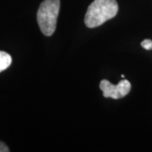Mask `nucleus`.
<instances>
[{
	"label": "nucleus",
	"mask_w": 152,
	"mask_h": 152,
	"mask_svg": "<svg viewBox=\"0 0 152 152\" xmlns=\"http://www.w3.org/2000/svg\"><path fill=\"white\" fill-rule=\"evenodd\" d=\"M118 11L116 0H94L87 9L85 24L89 28L98 27L116 16Z\"/></svg>",
	"instance_id": "nucleus-1"
},
{
	"label": "nucleus",
	"mask_w": 152,
	"mask_h": 152,
	"mask_svg": "<svg viewBox=\"0 0 152 152\" xmlns=\"http://www.w3.org/2000/svg\"><path fill=\"white\" fill-rule=\"evenodd\" d=\"M60 10V0H43L37 14L38 26L46 37H51L56 31Z\"/></svg>",
	"instance_id": "nucleus-2"
},
{
	"label": "nucleus",
	"mask_w": 152,
	"mask_h": 152,
	"mask_svg": "<svg viewBox=\"0 0 152 152\" xmlns=\"http://www.w3.org/2000/svg\"><path fill=\"white\" fill-rule=\"evenodd\" d=\"M100 89L103 92V96L106 98L120 99L126 96L131 91L130 82L127 80H123L118 85H113L107 80H102L100 83Z\"/></svg>",
	"instance_id": "nucleus-3"
},
{
	"label": "nucleus",
	"mask_w": 152,
	"mask_h": 152,
	"mask_svg": "<svg viewBox=\"0 0 152 152\" xmlns=\"http://www.w3.org/2000/svg\"><path fill=\"white\" fill-rule=\"evenodd\" d=\"M12 63V58L9 53L0 51V73L7 69Z\"/></svg>",
	"instance_id": "nucleus-4"
},
{
	"label": "nucleus",
	"mask_w": 152,
	"mask_h": 152,
	"mask_svg": "<svg viewBox=\"0 0 152 152\" xmlns=\"http://www.w3.org/2000/svg\"><path fill=\"white\" fill-rule=\"evenodd\" d=\"M140 45H141L142 48L145 50H148V51L152 50V40H151V39H145V40L142 41Z\"/></svg>",
	"instance_id": "nucleus-5"
},
{
	"label": "nucleus",
	"mask_w": 152,
	"mask_h": 152,
	"mask_svg": "<svg viewBox=\"0 0 152 152\" xmlns=\"http://www.w3.org/2000/svg\"><path fill=\"white\" fill-rule=\"evenodd\" d=\"M10 149L4 142L0 141V152H9Z\"/></svg>",
	"instance_id": "nucleus-6"
}]
</instances>
